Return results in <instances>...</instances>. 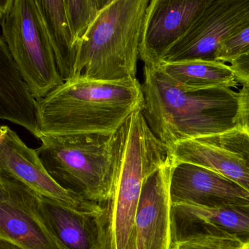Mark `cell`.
<instances>
[{
  "label": "cell",
  "instance_id": "obj_20",
  "mask_svg": "<svg viewBox=\"0 0 249 249\" xmlns=\"http://www.w3.org/2000/svg\"><path fill=\"white\" fill-rule=\"evenodd\" d=\"M248 50H249V27L224 42L218 49L215 59L224 63H230Z\"/></svg>",
  "mask_w": 249,
  "mask_h": 249
},
{
  "label": "cell",
  "instance_id": "obj_4",
  "mask_svg": "<svg viewBox=\"0 0 249 249\" xmlns=\"http://www.w3.org/2000/svg\"><path fill=\"white\" fill-rule=\"evenodd\" d=\"M149 3L150 0H109L78 45L71 78L116 81L136 78Z\"/></svg>",
  "mask_w": 249,
  "mask_h": 249
},
{
  "label": "cell",
  "instance_id": "obj_1",
  "mask_svg": "<svg viewBox=\"0 0 249 249\" xmlns=\"http://www.w3.org/2000/svg\"><path fill=\"white\" fill-rule=\"evenodd\" d=\"M113 178L108 197L95 217L99 249H137L135 217L144 182L164 165L170 149L142 115L134 112L113 135Z\"/></svg>",
  "mask_w": 249,
  "mask_h": 249
},
{
  "label": "cell",
  "instance_id": "obj_23",
  "mask_svg": "<svg viewBox=\"0 0 249 249\" xmlns=\"http://www.w3.org/2000/svg\"><path fill=\"white\" fill-rule=\"evenodd\" d=\"M230 65L239 84L249 85V50L237 56Z\"/></svg>",
  "mask_w": 249,
  "mask_h": 249
},
{
  "label": "cell",
  "instance_id": "obj_9",
  "mask_svg": "<svg viewBox=\"0 0 249 249\" xmlns=\"http://www.w3.org/2000/svg\"><path fill=\"white\" fill-rule=\"evenodd\" d=\"M0 173L14 178L40 196L75 212L97 216L103 211L99 204L62 188L49 174L36 150L27 146L7 125L0 128Z\"/></svg>",
  "mask_w": 249,
  "mask_h": 249
},
{
  "label": "cell",
  "instance_id": "obj_16",
  "mask_svg": "<svg viewBox=\"0 0 249 249\" xmlns=\"http://www.w3.org/2000/svg\"><path fill=\"white\" fill-rule=\"evenodd\" d=\"M159 65L183 91L236 88L239 84L230 65L216 59L162 62Z\"/></svg>",
  "mask_w": 249,
  "mask_h": 249
},
{
  "label": "cell",
  "instance_id": "obj_21",
  "mask_svg": "<svg viewBox=\"0 0 249 249\" xmlns=\"http://www.w3.org/2000/svg\"><path fill=\"white\" fill-rule=\"evenodd\" d=\"M170 249H247V246L231 239L205 238L172 244Z\"/></svg>",
  "mask_w": 249,
  "mask_h": 249
},
{
  "label": "cell",
  "instance_id": "obj_12",
  "mask_svg": "<svg viewBox=\"0 0 249 249\" xmlns=\"http://www.w3.org/2000/svg\"><path fill=\"white\" fill-rule=\"evenodd\" d=\"M170 218L171 245L205 238L231 239L249 245V206L172 205Z\"/></svg>",
  "mask_w": 249,
  "mask_h": 249
},
{
  "label": "cell",
  "instance_id": "obj_22",
  "mask_svg": "<svg viewBox=\"0 0 249 249\" xmlns=\"http://www.w3.org/2000/svg\"><path fill=\"white\" fill-rule=\"evenodd\" d=\"M235 126L249 134V85H243L237 92V108L234 119Z\"/></svg>",
  "mask_w": 249,
  "mask_h": 249
},
{
  "label": "cell",
  "instance_id": "obj_15",
  "mask_svg": "<svg viewBox=\"0 0 249 249\" xmlns=\"http://www.w3.org/2000/svg\"><path fill=\"white\" fill-rule=\"evenodd\" d=\"M0 118L37 138V100L0 39Z\"/></svg>",
  "mask_w": 249,
  "mask_h": 249
},
{
  "label": "cell",
  "instance_id": "obj_18",
  "mask_svg": "<svg viewBox=\"0 0 249 249\" xmlns=\"http://www.w3.org/2000/svg\"><path fill=\"white\" fill-rule=\"evenodd\" d=\"M37 2L58 71L64 81H68L73 74L78 48L67 20L64 0H37Z\"/></svg>",
  "mask_w": 249,
  "mask_h": 249
},
{
  "label": "cell",
  "instance_id": "obj_8",
  "mask_svg": "<svg viewBox=\"0 0 249 249\" xmlns=\"http://www.w3.org/2000/svg\"><path fill=\"white\" fill-rule=\"evenodd\" d=\"M249 27V0H208L162 62L215 59L221 45ZM160 63V64H161Z\"/></svg>",
  "mask_w": 249,
  "mask_h": 249
},
{
  "label": "cell",
  "instance_id": "obj_10",
  "mask_svg": "<svg viewBox=\"0 0 249 249\" xmlns=\"http://www.w3.org/2000/svg\"><path fill=\"white\" fill-rule=\"evenodd\" d=\"M170 151L175 162L209 169L249 192V134L241 128L181 141Z\"/></svg>",
  "mask_w": 249,
  "mask_h": 249
},
{
  "label": "cell",
  "instance_id": "obj_14",
  "mask_svg": "<svg viewBox=\"0 0 249 249\" xmlns=\"http://www.w3.org/2000/svg\"><path fill=\"white\" fill-rule=\"evenodd\" d=\"M173 157L144 182L135 217L137 249H170Z\"/></svg>",
  "mask_w": 249,
  "mask_h": 249
},
{
  "label": "cell",
  "instance_id": "obj_13",
  "mask_svg": "<svg viewBox=\"0 0 249 249\" xmlns=\"http://www.w3.org/2000/svg\"><path fill=\"white\" fill-rule=\"evenodd\" d=\"M208 0H150L142 27L140 59L160 65L169 49L189 30Z\"/></svg>",
  "mask_w": 249,
  "mask_h": 249
},
{
  "label": "cell",
  "instance_id": "obj_24",
  "mask_svg": "<svg viewBox=\"0 0 249 249\" xmlns=\"http://www.w3.org/2000/svg\"><path fill=\"white\" fill-rule=\"evenodd\" d=\"M0 249H20L19 248L8 243V242L4 241V240H0Z\"/></svg>",
  "mask_w": 249,
  "mask_h": 249
},
{
  "label": "cell",
  "instance_id": "obj_5",
  "mask_svg": "<svg viewBox=\"0 0 249 249\" xmlns=\"http://www.w3.org/2000/svg\"><path fill=\"white\" fill-rule=\"evenodd\" d=\"M113 135L41 136V145L36 151L62 188L100 205L108 197L113 183Z\"/></svg>",
  "mask_w": 249,
  "mask_h": 249
},
{
  "label": "cell",
  "instance_id": "obj_17",
  "mask_svg": "<svg viewBox=\"0 0 249 249\" xmlns=\"http://www.w3.org/2000/svg\"><path fill=\"white\" fill-rule=\"evenodd\" d=\"M45 214L61 243L68 249H99L95 215L75 212L39 195Z\"/></svg>",
  "mask_w": 249,
  "mask_h": 249
},
{
  "label": "cell",
  "instance_id": "obj_2",
  "mask_svg": "<svg viewBox=\"0 0 249 249\" xmlns=\"http://www.w3.org/2000/svg\"><path fill=\"white\" fill-rule=\"evenodd\" d=\"M142 107V84L137 78L116 81L71 78L37 100V138L112 135Z\"/></svg>",
  "mask_w": 249,
  "mask_h": 249
},
{
  "label": "cell",
  "instance_id": "obj_11",
  "mask_svg": "<svg viewBox=\"0 0 249 249\" xmlns=\"http://www.w3.org/2000/svg\"><path fill=\"white\" fill-rule=\"evenodd\" d=\"M171 205L203 208L249 206V192L224 176L196 164L174 161L170 186Z\"/></svg>",
  "mask_w": 249,
  "mask_h": 249
},
{
  "label": "cell",
  "instance_id": "obj_19",
  "mask_svg": "<svg viewBox=\"0 0 249 249\" xmlns=\"http://www.w3.org/2000/svg\"><path fill=\"white\" fill-rule=\"evenodd\" d=\"M108 2L109 0H64L67 20L77 48Z\"/></svg>",
  "mask_w": 249,
  "mask_h": 249
},
{
  "label": "cell",
  "instance_id": "obj_3",
  "mask_svg": "<svg viewBox=\"0 0 249 249\" xmlns=\"http://www.w3.org/2000/svg\"><path fill=\"white\" fill-rule=\"evenodd\" d=\"M142 113L170 149L178 142L235 127L237 92L231 89L186 91L159 65L144 64Z\"/></svg>",
  "mask_w": 249,
  "mask_h": 249
},
{
  "label": "cell",
  "instance_id": "obj_6",
  "mask_svg": "<svg viewBox=\"0 0 249 249\" xmlns=\"http://www.w3.org/2000/svg\"><path fill=\"white\" fill-rule=\"evenodd\" d=\"M1 39L36 100L63 84L37 0H0Z\"/></svg>",
  "mask_w": 249,
  "mask_h": 249
},
{
  "label": "cell",
  "instance_id": "obj_7",
  "mask_svg": "<svg viewBox=\"0 0 249 249\" xmlns=\"http://www.w3.org/2000/svg\"><path fill=\"white\" fill-rule=\"evenodd\" d=\"M0 240L20 249H68L56 237L34 190L0 173Z\"/></svg>",
  "mask_w": 249,
  "mask_h": 249
}]
</instances>
